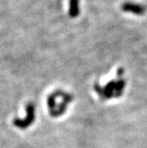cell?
Listing matches in <instances>:
<instances>
[{"instance_id": "obj_1", "label": "cell", "mask_w": 147, "mask_h": 148, "mask_svg": "<svg viewBox=\"0 0 147 148\" xmlns=\"http://www.w3.org/2000/svg\"><path fill=\"white\" fill-rule=\"evenodd\" d=\"M36 120V106L34 103L29 102L26 105V116L23 119L15 118L12 121V123L15 127L21 130L29 128Z\"/></svg>"}, {"instance_id": "obj_2", "label": "cell", "mask_w": 147, "mask_h": 148, "mask_svg": "<svg viewBox=\"0 0 147 148\" xmlns=\"http://www.w3.org/2000/svg\"><path fill=\"white\" fill-rule=\"evenodd\" d=\"M122 10L125 12H130L136 15H143L145 12V6L134 2H124L122 5Z\"/></svg>"}, {"instance_id": "obj_3", "label": "cell", "mask_w": 147, "mask_h": 148, "mask_svg": "<svg viewBox=\"0 0 147 148\" xmlns=\"http://www.w3.org/2000/svg\"><path fill=\"white\" fill-rule=\"evenodd\" d=\"M116 80H112L108 84H106L105 87H103V93L100 97L101 99H110L114 97V90H115Z\"/></svg>"}, {"instance_id": "obj_4", "label": "cell", "mask_w": 147, "mask_h": 148, "mask_svg": "<svg viewBox=\"0 0 147 148\" xmlns=\"http://www.w3.org/2000/svg\"><path fill=\"white\" fill-rule=\"evenodd\" d=\"M68 14L73 19L80 15V0H69Z\"/></svg>"}, {"instance_id": "obj_5", "label": "cell", "mask_w": 147, "mask_h": 148, "mask_svg": "<svg viewBox=\"0 0 147 148\" xmlns=\"http://www.w3.org/2000/svg\"><path fill=\"white\" fill-rule=\"evenodd\" d=\"M125 85H126V81L123 78H119L116 81L115 90H114V97L115 98H119L122 95Z\"/></svg>"}, {"instance_id": "obj_6", "label": "cell", "mask_w": 147, "mask_h": 148, "mask_svg": "<svg viewBox=\"0 0 147 148\" xmlns=\"http://www.w3.org/2000/svg\"><path fill=\"white\" fill-rule=\"evenodd\" d=\"M94 90H95V91L99 95V97L102 96V93H103V87H102V86H100L98 84L96 83V84H94Z\"/></svg>"}, {"instance_id": "obj_7", "label": "cell", "mask_w": 147, "mask_h": 148, "mask_svg": "<svg viewBox=\"0 0 147 148\" xmlns=\"http://www.w3.org/2000/svg\"><path fill=\"white\" fill-rule=\"evenodd\" d=\"M123 73H124V69L122 68L118 69V70H117V76H118V78H122V76L123 75Z\"/></svg>"}]
</instances>
